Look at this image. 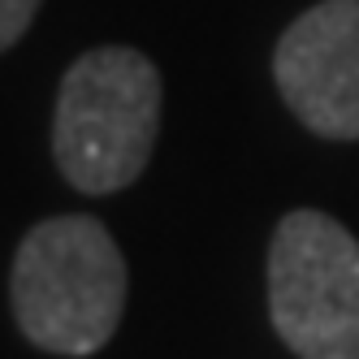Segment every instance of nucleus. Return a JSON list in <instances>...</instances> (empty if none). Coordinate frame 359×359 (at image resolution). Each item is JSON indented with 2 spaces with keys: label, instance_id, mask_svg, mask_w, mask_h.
<instances>
[{
  "label": "nucleus",
  "instance_id": "1",
  "mask_svg": "<svg viewBox=\"0 0 359 359\" xmlns=\"http://www.w3.org/2000/svg\"><path fill=\"white\" fill-rule=\"evenodd\" d=\"M126 286V260L95 217H48L13 255V320L39 351L95 355L121 325Z\"/></svg>",
  "mask_w": 359,
  "mask_h": 359
},
{
  "label": "nucleus",
  "instance_id": "2",
  "mask_svg": "<svg viewBox=\"0 0 359 359\" xmlns=\"http://www.w3.org/2000/svg\"><path fill=\"white\" fill-rule=\"evenodd\" d=\"M161 135V74L135 48H95L65 69L53 156L69 187L113 195L147 169Z\"/></svg>",
  "mask_w": 359,
  "mask_h": 359
},
{
  "label": "nucleus",
  "instance_id": "3",
  "mask_svg": "<svg viewBox=\"0 0 359 359\" xmlns=\"http://www.w3.org/2000/svg\"><path fill=\"white\" fill-rule=\"evenodd\" d=\"M269 316L299 359H359V243L316 208L281 217L269 247Z\"/></svg>",
  "mask_w": 359,
  "mask_h": 359
},
{
  "label": "nucleus",
  "instance_id": "4",
  "mask_svg": "<svg viewBox=\"0 0 359 359\" xmlns=\"http://www.w3.org/2000/svg\"><path fill=\"white\" fill-rule=\"evenodd\" d=\"M281 100L312 135L359 139V0H320L273 53Z\"/></svg>",
  "mask_w": 359,
  "mask_h": 359
},
{
  "label": "nucleus",
  "instance_id": "5",
  "mask_svg": "<svg viewBox=\"0 0 359 359\" xmlns=\"http://www.w3.org/2000/svg\"><path fill=\"white\" fill-rule=\"evenodd\" d=\"M35 9H39V0H0V53L27 35Z\"/></svg>",
  "mask_w": 359,
  "mask_h": 359
}]
</instances>
